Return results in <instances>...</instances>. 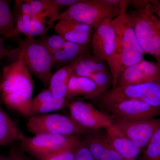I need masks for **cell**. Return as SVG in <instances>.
I'll list each match as a JSON object with an SVG mask.
<instances>
[{
    "label": "cell",
    "mask_w": 160,
    "mask_h": 160,
    "mask_svg": "<svg viewBox=\"0 0 160 160\" xmlns=\"http://www.w3.org/2000/svg\"><path fill=\"white\" fill-rule=\"evenodd\" d=\"M11 58L13 62L3 69L0 96L7 107L25 117L29 118L34 89L33 79L21 56Z\"/></svg>",
    "instance_id": "cell-1"
},
{
    "label": "cell",
    "mask_w": 160,
    "mask_h": 160,
    "mask_svg": "<svg viewBox=\"0 0 160 160\" xmlns=\"http://www.w3.org/2000/svg\"><path fill=\"white\" fill-rule=\"evenodd\" d=\"M128 1L122 8L121 13L112 20L117 37L114 56L108 65L112 79V88L117 84L120 74L126 68L144 60L145 53L138 42L127 9Z\"/></svg>",
    "instance_id": "cell-2"
},
{
    "label": "cell",
    "mask_w": 160,
    "mask_h": 160,
    "mask_svg": "<svg viewBox=\"0 0 160 160\" xmlns=\"http://www.w3.org/2000/svg\"><path fill=\"white\" fill-rule=\"evenodd\" d=\"M128 12L138 42L144 53L160 65V22L151 10L149 1L144 6Z\"/></svg>",
    "instance_id": "cell-3"
},
{
    "label": "cell",
    "mask_w": 160,
    "mask_h": 160,
    "mask_svg": "<svg viewBox=\"0 0 160 160\" xmlns=\"http://www.w3.org/2000/svg\"><path fill=\"white\" fill-rule=\"evenodd\" d=\"M18 55L22 57L30 73L48 87L52 75V60L51 53L45 46L34 38L26 37L20 41L18 48L9 51L8 56L11 58Z\"/></svg>",
    "instance_id": "cell-4"
},
{
    "label": "cell",
    "mask_w": 160,
    "mask_h": 160,
    "mask_svg": "<svg viewBox=\"0 0 160 160\" xmlns=\"http://www.w3.org/2000/svg\"><path fill=\"white\" fill-rule=\"evenodd\" d=\"M128 2L122 7H118L109 6L102 0H80L60 13L58 20L69 19L86 24L94 29L105 20H112L118 16Z\"/></svg>",
    "instance_id": "cell-5"
},
{
    "label": "cell",
    "mask_w": 160,
    "mask_h": 160,
    "mask_svg": "<svg viewBox=\"0 0 160 160\" xmlns=\"http://www.w3.org/2000/svg\"><path fill=\"white\" fill-rule=\"evenodd\" d=\"M26 126L34 135L49 133L71 137L85 136L90 131L78 125L70 116L57 113L32 116L29 118Z\"/></svg>",
    "instance_id": "cell-6"
},
{
    "label": "cell",
    "mask_w": 160,
    "mask_h": 160,
    "mask_svg": "<svg viewBox=\"0 0 160 160\" xmlns=\"http://www.w3.org/2000/svg\"><path fill=\"white\" fill-rule=\"evenodd\" d=\"M97 98L102 105L125 100H139L160 109V80L111 89Z\"/></svg>",
    "instance_id": "cell-7"
},
{
    "label": "cell",
    "mask_w": 160,
    "mask_h": 160,
    "mask_svg": "<svg viewBox=\"0 0 160 160\" xmlns=\"http://www.w3.org/2000/svg\"><path fill=\"white\" fill-rule=\"evenodd\" d=\"M71 137L42 133L33 137L24 135L19 142L23 151L32 158L36 160H44L64 148Z\"/></svg>",
    "instance_id": "cell-8"
},
{
    "label": "cell",
    "mask_w": 160,
    "mask_h": 160,
    "mask_svg": "<svg viewBox=\"0 0 160 160\" xmlns=\"http://www.w3.org/2000/svg\"><path fill=\"white\" fill-rule=\"evenodd\" d=\"M103 106L114 117L113 122L149 119L160 114V109L139 100H125Z\"/></svg>",
    "instance_id": "cell-9"
},
{
    "label": "cell",
    "mask_w": 160,
    "mask_h": 160,
    "mask_svg": "<svg viewBox=\"0 0 160 160\" xmlns=\"http://www.w3.org/2000/svg\"><path fill=\"white\" fill-rule=\"evenodd\" d=\"M70 117L80 126L90 131L108 128L113 125L109 115L99 111L82 100L72 101L68 105Z\"/></svg>",
    "instance_id": "cell-10"
},
{
    "label": "cell",
    "mask_w": 160,
    "mask_h": 160,
    "mask_svg": "<svg viewBox=\"0 0 160 160\" xmlns=\"http://www.w3.org/2000/svg\"><path fill=\"white\" fill-rule=\"evenodd\" d=\"M111 19H106L93 29L91 37L92 55L109 65L114 56L117 37Z\"/></svg>",
    "instance_id": "cell-11"
},
{
    "label": "cell",
    "mask_w": 160,
    "mask_h": 160,
    "mask_svg": "<svg viewBox=\"0 0 160 160\" xmlns=\"http://www.w3.org/2000/svg\"><path fill=\"white\" fill-rule=\"evenodd\" d=\"M116 125L141 150L145 149L155 132L160 127V118L132 122H117Z\"/></svg>",
    "instance_id": "cell-12"
},
{
    "label": "cell",
    "mask_w": 160,
    "mask_h": 160,
    "mask_svg": "<svg viewBox=\"0 0 160 160\" xmlns=\"http://www.w3.org/2000/svg\"><path fill=\"white\" fill-rule=\"evenodd\" d=\"M159 80L160 64L144 59L126 68L120 74L115 88Z\"/></svg>",
    "instance_id": "cell-13"
},
{
    "label": "cell",
    "mask_w": 160,
    "mask_h": 160,
    "mask_svg": "<svg viewBox=\"0 0 160 160\" xmlns=\"http://www.w3.org/2000/svg\"><path fill=\"white\" fill-rule=\"evenodd\" d=\"M52 28L65 41L82 46L91 42L93 31L86 24L66 18L59 19Z\"/></svg>",
    "instance_id": "cell-14"
},
{
    "label": "cell",
    "mask_w": 160,
    "mask_h": 160,
    "mask_svg": "<svg viewBox=\"0 0 160 160\" xmlns=\"http://www.w3.org/2000/svg\"><path fill=\"white\" fill-rule=\"evenodd\" d=\"M90 131L83 140L95 160H126L116 151L105 134Z\"/></svg>",
    "instance_id": "cell-15"
},
{
    "label": "cell",
    "mask_w": 160,
    "mask_h": 160,
    "mask_svg": "<svg viewBox=\"0 0 160 160\" xmlns=\"http://www.w3.org/2000/svg\"><path fill=\"white\" fill-rule=\"evenodd\" d=\"M106 134L112 146L126 160H136L142 151L116 125L106 128Z\"/></svg>",
    "instance_id": "cell-16"
},
{
    "label": "cell",
    "mask_w": 160,
    "mask_h": 160,
    "mask_svg": "<svg viewBox=\"0 0 160 160\" xmlns=\"http://www.w3.org/2000/svg\"><path fill=\"white\" fill-rule=\"evenodd\" d=\"M106 92L89 78L73 72L68 82L66 99L79 95L87 99H96Z\"/></svg>",
    "instance_id": "cell-17"
},
{
    "label": "cell",
    "mask_w": 160,
    "mask_h": 160,
    "mask_svg": "<svg viewBox=\"0 0 160 160\" xmlns=\"http://www.w3.org/2000/svg\"><path fill=\"white\" fill-rule=\"evenodd\" d=\"M14 30L9 38L16 37L18 35H24L26 37L34 38L37 36L42 37L51 29L48 25L35 17L26 15H15Z\"/></svg>",
    "instance_id": "cell-18"
},
{
    "label": "cell",
    "mask_w": 160,
    "mask_h": 160,
    "mask_svg": "<svg viewBox=\"0 0 160 160\" xmlns=\"http://www.w3.org/2000/svg\"><path fill=\"white\" fill-rule=\"evenodd\" d=\"M87 54L81 56L69 65L63 66L52 75L48 89L55 98L58 100L66 99L67 86L69 78L74 72L78 63Z\"/></svg>",
    "instance_id": "cell-19"
},
{
    "label": "cell",
    "mask_w": 160,
    "mask_h": 160,
    "mask_svg": "<svg viewBox=\"0 0 160 160\" xmlns=\"http://www.w3.org/2000/svg\"><path fill=\"white\" fill-rule=\"evenodd\" d=\"M17 123L3 109L0 102V146L11 145L20 142L24 136Z\"/></svg>",
    "instance_id": "cell-20"
},
{
    "label": "cell",
    "mask_w": 160,
    "mask_h": 160,
    "mask_svg": "<svg viewBox=\"0 0 160 160\" xmlns=\"http://www.w3.org/2000/svg\"><path fill=\"white\" fill-rule=\"evenodd\" d=\"M88 53V46L66 41L62 48L51 54L52 67L67 66L81 56Z\"/></svg>",
    "instance_id": "cell-21"
},
{
    "label": "cell",
    "mask_w": 160,
    "mask_h": 160,
    "mask_svg": "<svg viewBox=\"0 0 160 160\" xmlns=\"http://www.w3.org/2000/svg\"><path fill=\"white\" fill-rule=\"evenodd\" d=\"M35 17L48 25L53 27L55 22L58 20L59 9L53 0H27Z\"/></svg>",
    "instance_id": "cell-22"
},
{
    "label": "cell",
    "mask_w": 160,
    "mask_h": 160,
    "mask_svg": "<svg viewBox=\"0 0 160 160\" xmlns=\"http://www.w3.org/2000/svg\"><path fill=\"white\" fill-rule=\"evenodd\" d=\"M108 70L109 69L106 62L98 59L92 55L88 53L78 63L74 73L80 76L88 78L97 72Z\"/></svg>",
    "instance_id": "cell-23"
},
{
    "label": "cell",
    "mask_w": 160,
    "mask_h": 160,
    "mask_svg": "<svg viewBox=\"0 0 160 160\" xmlns=\"http://www.w3.org/2000/svg\"><path fill=\"white\" fill-rule=\"evenodd\" d=\"M15 21L9 1L0 0V36L6 39L14 30Z\"/></svg>",
    "instance_id": "cell-24"
},
{
    "label": "cell",
    "mask_w": 160,
    "mask_h": 160,
    "mask_svg": "<svg viewBox=\"0 0 160 160\" xmlns=\"http://www.w3.org/2000/svg\"><path fill=\"white\" fill-rule=\"evenodd\" d=\"M82 140L79 136L72 137L64 148L44 160H73Z\"/></svg>",
    "instance_id": "cell-25"
},
{
    "label": "cell",
    "mask_w": 160,
    "mask_h": 160,
    "mask_svg": "<svg viewBox=\"0 0 160 160\" xmlns=\"http://www.w3.org/2000/svg\"><path fill=\"white\" fill-rule=\"evenodd\" d=\"M66 100H58L52 98L46 100L39 105L30 108V117L49 114V112L60 110L66 105Z\"/></svg>",
    "instance_id": "cell-26"
},
{
    "label": "cell",
    "mask_w": 160,
    "mask_h": 160,
    "mask_svg": "<svg viewBox=\"0 0 160 160\" xmlns=\"http://www.w3.org/2000/svg\"><path fill=\"white\" fill-rule=\"evenodd\" d=\"M144 160H160V127L145 148Z\"/></svg>",
    "instance_id": "cell-27"
},
{
    "label": "cell",
    "mask_w": 160,
    "mask_h": 160,
    "mask_svg": "<svg viewBox=\"0 0 160 160\" xmlns=\"http://www.w3.org/2000/svg\"><path fill=\"white\" fill-rule=\"evenodd\" d=\"M88 78L106 91L112 85V77L109 70L97 72Z\"/></svg>",
    "instance_id": "cell-28"
},
{
    "label": "cell",
    "mask_w": 160,
    "mask_h": 160,
    "mask_svg": "<svg viewBox=\"0 0 160 160\" xmlns=\"http://www.w3.org/2000/svg\"><path fill=\"white\" fill-rule=\"evenodd\" d=\"M45 46L51 54L62 47L66 42L59 35L45 36L39 40Z\"/></svg>",
    "instance_id": "cell-29"
},
{
    "label": "cell",
    "mask_w": 160,
    "mask_h": 160,
    "mask_svg": "<svg viewBox=\"0 0 160 160\" xmlns=\"http://www.w3.org/2000/svg\"><path fill=\"white\" fill-rule=\"evenodd\" d=\"M14 9L15 15H26L33 17L34 13L30 5L27 0H18L14 2Z\"/></svg>",
    "instance_id": "cell-30"
},
{
    "label": "cell",
    "mask_w": 160,
    "mask_h": 160,
    "mask_svg": "<svg viewBox=\"0 0 160 160\" xmlns=\"http://www.w3.org/2000/svg\"><path fill=\"white\" fill-rule=\"evenodd\" d=\"M17 142L12 143L10 145L8 156L11 160H29L25 154V152L21 148L20 144Z\"/></svg>",
    "instance_id": "cell-31"
},
{
    "label": "cell",
    "mask_w": 160,
    "mask_h": 160,
    "mask_svg": "<svg viewBox=\"0 0 160 160\" xmlns=\"http://www.w3.org/2000/svg\"><path fill=\"white\" fill-rule=\"evenodd\" d=\"M73 160H95L83 139L79 145Z\"/></svg>",
    "instance_id": "cell-32"
},
{
    "label": "cell",
    "mask_w": 160,
    "mask_h": 160,
    "mask_svg": "<svg viewBox=\"0 0 160 160\" xmlns=\"http://www.w3.org/2000/svg\"><path fill=\"white\" fill-rule=\"evenodd\" d=\"M80 0H53V2L59 9L66 7L69 8L80 2Z\"/></svg>",
    "instance_id": "cell-33"
},
{
    "label": "cell",
    "mask_w": 160,
    "mask_h": 160,
    "mask_svg": "<svg viewBox=\"0 0 160 160\" xmlns=\"http://www.w3.org/2000/svg\"><path fill=\"white\" fill-rule=\"evenodd\" d=\"M149 3L151 10L157 16L160 22V1L149 0Z\"/></svg>",
    "instance_id": "cell-34"
},
{
    "label": "cell",
    "mask_w": 160,
    "mask_h": 160,
    "mask_svg": "<svg viewBox=\"0 0 160 160\" xmlns=\"http://www.w3.org/2000/svg\"><path fill=\"white\" fill-rule=\"evenodd\" d=\"M5 39L0 36V62L2 60L8 56L9 53V50L4 45V40Z\"/></svg>",
    "instance_id": "cell-35"
},
{
    "label": "cell",
    "mask_w": 160,
    "mask_h": 160,
    "mask_svg": "<svg viewBox=\"0 0 160 160\" xmlns=\"http://www.w3.org/2000/svg\"><path fill=\"white\" fill-rule=\"evenodd\" d=\"M0 160H11V159L8 156H6L4 155L0 154Z\"/></svg>",
    "instance_id": "cell-36"
},
{
    "label": "cell",
    "mask_w": 160,
    "mask_h": 160,
    "mask_svg": "<svg viewBox=\"0 0 160 160\" xmlns=\"http://www.w3.org/2000/svg\"><path fill=\"white\" fill-rule=\"evenodd\" d=\"M2 74H0V84H1V81H2Z\"/></svg>",
    "instance_id": "cell-37"
},
{
    "label": "cell",
    "mask_w": 160,
    "mask_h": 160,
    "mask_svg": "<svg viewBox=\"0 0 160 160\" xmlns=\"http://www.w3.org/2000/svg\"><path fill=\"white\" fill-rule=\"evenodd\" d=\"M29 160H36L35 159L31 157L29 158Z\"/></svg>",
    "instance_id": "cell-38"
}]
</instances>
